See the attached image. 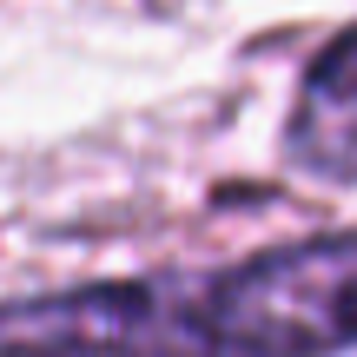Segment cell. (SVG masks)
Returning a JSON list of instances; mask_svg holds the SVG:
<instances>
[{
	"label": "cell",
	"instance_id": "cell-2",
	"mask_svg": "<svg viewBox=\"0 0 357 357\" xmlns=\"http://www.w3.org/2000/svg\"><path fill=\"white\" fill-rule=\"evenodd\" d=\"M284 159L324 185H357V26L305 66L284 119Z\"/></svg>",
	"mask_w": 357,
	"mask_h": 357
},
{
	"label": "cell",
	"instance_id": "cell-1",
	"mask_svg": "<svg viewBox=\"0 0 357 357\" xmlns=\"http://www.w3.org/2000/svg\"><path fill=\"white\" fill-rule=\"evenodd\" d=\"M0 351L47 357H344L357 351V231L265 245L218 271L66 284L0 305Z\"/></svg>",
	"mask_w": 357,
	"mask_h": 357
},
{
	"label": "cell",
	"instance_id": "cell-3",
	"mask_svg": "<svg viewBox=\"0 0 357 357\" xmlns=\"http://www.w3.org/2000/svg\"><path fill=\"white\" fill-rule=\"evenodd\" d=\"M0 357H47V351H0Z\"/></svg>",
	"mask_w": 357,
	"mask_h": 357
}]
</instances>
